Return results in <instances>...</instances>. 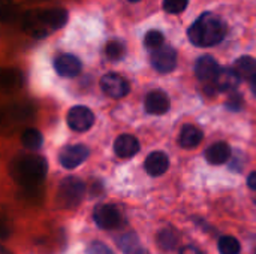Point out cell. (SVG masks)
<instances>
[{"label": "cell", "mask_w": 256, "mask_h": 254, "mask_svg": "<svg viewBox=\"0 0 256 254\" xmlns=\"http://www.w3.org/2000/svg\"><path fill=\"white\" fill-rule=\"evenodd\" d=\"M129 1H132V3H135V1H140V0H129Z\"/></svg>", "instance_id": "36"}, {"label": "cell", "mask_w": 256, "mask_h": 254, "mask_svg": "<svg viewBox=\"0 0 256 254\" xmlns=\"http://www.w3.org/2000/svg\"><path fill=\"white\" fill-rule=\"evenodd\" d=\"M102 91L111 99H122L129 93V82L118 73H106L100 79Z\"/></svg>", "instance_id": "7"}, {"label": "cell", "mask_w": 256, "mask_h": 254, "mask_svg": "<svg viewBox=\"0 0 256 254\" xmlns=\"http://www.w3.org/2000/svg\"><path fill=\"white\" fill-rule=\"evenodd\" d=\"M201 141H202V132L196 126L186 124L182 129V133H180V138H178V142H180L182 147H184V148H194V147L200 145Z\"/></svg>", "instance_id": "18"}, {"label": "cell", "mask_w": 256, "mask_h": 254, "mask_svg": "<svg viewBox=\"0 0 256 254\" xmlns=\"http://www.w3.org/2000/svg\"><path fill=\"white\" fill-rule=\"evenodd\" d=\"M86 187L78 178H64L58 187L57 199L63 208H76L84 199Z\"/></svg>", "instance_id": "3"}, {"label": "cell", "mask_w": 256, "mask_h": 254, "mask_svg": "<svg viewBox=\"0 0 256 254\" xmlns=\"http://www.w3.org/2000/svg\"><path fill=\"white\" fill-rule=\"evenodd\" d=\"M219 252L220 254H238L242 247L240 243L234 237H222L219 240Z\"/></svg>", "instance_id": "25"}, {"label": "cell", "mask_w": 256, "mask_h": 254, "mask_svg": "<svg viewBox=\"0 0 256 254\" xmlns=\"http://www.w3.org/2000/svg\"><path fill=\"white\" fill-rule=\"evenodd\" d=\"M22 78L18 70L10 67H0V88L3 90H15L21 85Z\"/></svg>", "instance_id": "19"}, {"label": "cell", "mask_w": 256, "mask_h": 254, "mask_svg": "<svg viewBox=\"0 0 256 254\" xmlns=\"http://www.w3.org/2000/svg\"><path fill=\"white\" fill-rule=\"evenodd\" d=\"M189 0H164V9L168 13H180L188 7Z\"/></svg>", "instance_id": "28"}, {"label": "cell", "mask_w": 256, "mask_h": 254, "mask_svg": "<svg viewBox=\"0 0 256 254\" xmlns=\"http://www.w3.org/2000/svg\"><path fill=\"white\" fill-rule=\"evenodd\" d=\"M93 220L94 223L105 231H111L120 226L122 223V214L117 210V207L111 204H100L93 211Z\"/></svg>", "instance_id": "4"}, {"label": "cell", "mask_w": 256, "mask_h": 254, "mask_svg": "<svg viewBox=\"0 0 256 254\" xmlns=\"http://www.w3.org/2000/svg\"><path fill=\"white\" fill-rule=\"evenodd\" d=\"M134 254H147V253H146V252H144L142 249H138V250H136V252H135Z\"/></svg>", "instance_id": "35"}, {"label": "cell", "mask_w": 256, "mask_h": 254, "mask_svg": "<svg viewBox=\"0 0 256 254\" xmlns=\"http://www.w3.org/2000/svg\"><path fill=\"white\" fill-rule=\"evenodd\" d=\"M250 90H252V93L256 96V75L250 79Z\"/></svg>", "instance_id": "33"}, {"label": "cell", "mask_w": 256, "mask_h": 254, "mask_svg": "<svg viewBox=\"0 0 256 254\" xmlns=\"http://www.w3.org/2000/svg\"><path fill=\"white\" fill-rule=\"evenodd\" d=\"M87 254H114L104 243H99V241H94L88 247H87Z\"/></svg>", "instance_id": "30"}, {"label": "cell", "mask_w": 256, "mask_h": 254, "mask_svg": "<svg viewBox=\"0 0 256 254\" xmlns=\"http://www.w3.org/2000/svg\"><path fill=\"white\" fill-rule=\"evenodd\" d=\"M180 254H204V253H202L201 250H198L196 247H194V246H188V247L182 249Z\"/></svg>", "instance_id": "31"}, {"label": "cell", "mask_w": 256, "mask_h": 254, "mask_svg": "<svg viewBox=\"0 0 256 254\" xmlns=\"http://www.w3.org/2000/svg\"><path fill=\"white\" fill-rule=\"evenodd\" d=\"M220 70L219 63L212 55H202L196 60L195 64V73L200 81L204 82H214L218 73Z\"/></svg>", "instance_id": "11"}, {"label": "cell", "mask_w": 256, "mask_h": 254, "mask_svg": "<svg viewBox=\"0 0 256 254\" xmlns=\"http://www.w3.org/2000/svg\"><path fill=\"white\" fill-rule=\"evenodd\" d=\"M234 70L240 79H252L256 75V60L250 55H243L236 61Z\"/></svg>", "instance_id": "20"}, {"label": "cell", "mask_w": 256, "mask_h": 254, "mask_svg": "<svg viewBox=\"0 0 256 254\" xmlns=\"http://www.w3.org/2000/svg\"><path fill=\"white\" fill-rule=\"evenodd\" d=\"M178 243V235L174 229H162L158 234V246L165 250V252H171L177 247Z\"/></svg>", "instance_id": "21"}, {"label": "cell", "mask_w": 256, "mask_h": 254, "mask_svg": "<svg viewBox=\"0 0 256 254\" xmlns=\"http://www.w3.org/2000/svg\"><path fill=\"white\" fill-rule=\"evenodd\" d=\"M240 76L236 73L234 69L231 67H224L219 70L216 79H214V87L218 91H232L238 87L240 84Z\"/></svg>", "instance_id": "15"}, {"label": "cell", "mask_w": 256, "mask_h": 254, "mask_svg": "<svg viewBox=\"0 0 256 254\" xmlns=\"http://www.w3.org/2000/svg\"><path fill=\"white\" fill-rule=\"evenodd\" d=\"M88 148L82 144L64 145L58 153V162L64 169H74L80 166L88 157Z\"/></svg>", "instance_id": "6"}, {"label": "cell", "mask_w": 256, "mask_h": 254, "mask_svg": "<svg viewBox=\"0 0 256 254\" xmlns=\"http://www.w3.org/2000/svg\"><path fill=\"white\" fill-rule=\"evenodd\" d=\"M42 19L48 30H57L63 27L68 21V12L62 7H52L42 10Z\"/></svg>", "instance_id": "17"}, {"label": "cell", "mask_w": 256, "mask_h": 254, "mask_svg": "<svg viewBox=\"0 0 256 254\" xmlns=\"http://www.w3.org/2000/svg\"><path fill=\"white\" fill-rule=\"evenodd\" d=\"M243 106H244V100H243V96L240 93L231 94L226 100V108L230 111H242Z\"/></svg>", "instance_id": "29"}, {"label": "cell", "mask_w": 256, "mask_h": 254, "mask_svg": "<svg viewBox=\"0 0 256 254\" xmlns=\"http://www.w3.org/2000/svg\"><path fill=\"white\" fill-rule=\"evenodd\" d=\"M168 166H170V159L162 151H154V153L148 154L147 159H146V163H144V168H146L147 174L152 175V177L164 175L166 172Z\"/></svg>", "instance_id": "14"}, {"label": "cell", "mask_w": 256, "mask_h": 254, "mask_svg": "<svg viewBox=\"0 0 256 254\" xmlns=\"http://www.w3.org/2000/svg\"><path fill=\"white\" fill-rule=\"evenodd\" d=\"M150 61L159 73H170L177 66V52L172 46L164 45L152 52Z\"/></svg>", "instance_id": "5"}, {"label": "cell", "mask_w": 256, "mask_h": 254, "mask_svg": "<svg viewBox=\"0 0 256 254\" xmlns=\"http://www.w3.org/2000/svg\"><path fill=\"white\" fill-rule=\"evenodd\" d=\"M21 142L28 150H38V148L42 147L44 138H42V135H40L39 130H36V129H26L22 132Z\"/></svg>", "instance_id": "22"}, {"label": "cell", "mask_w": 256, "mask_h": 254, "mask_svg": "<svg viewBox=\"0 0 256 254\" xmlns=\"http://www.w3.org/2000/svg\"><path fill=\"white\" fill-rule=\"evenodd\" d=\"M231 147L226 142H216L206 151V159L210 165H222L231 159Z\"/></svg>", "instance_id": "16"}, {"label": "cell", "mask_w": 256, "mask_h": 254, "mask_svg": "<svg viewBox=\"0 0 256 254\" xmlns=\"http://www.w3.org/2000/svg\"><path fill=\"white\" fill-rule=\"evenodd\" d=\"M48 165L42 156L24 154L14 159L10 165L12 178L24 189H34L46 175Z\"/></svg>", "instance_id": "1"}, {"label": "cell", "mask_w": 256, "mask_h": 254, "mask_svg": "<svg viewBox=\"0 0 256 254\" xmlns=\"http://www.w3.org/2000/svg\"><path fill=\"white\" fill-rule=\"evenodd\" d=\"M248 186H249V189L256 190V171L248 177Z\"/></svg>", "instance_id": "32"}, {"label": "cell", "mask_w": 256, "mask_h": 254, "mask_svg": "<svg viewBox=\"0 0 256 254\" xmlns=\"http://www.w3.org/2000/svg\"><path fill=\"white\" fill-rule=\"evenodd\" d=\"M54 69L60 76L72 78L81 72V61L72 54H60L54 60Z\"/></svg>", "instance_id": "12"}, {"label": "cell", "mask_w": 256, "mask_h": 254, "mask_svg": "<svg viewBox=\"0 0 256 254\" xmlns=\"http://www.w3.org/2000/svg\"><path fill=\"white\" fill-rule=\"evenodd\" d=\"M144 106H146V111L148 114L162 115V114H166L168 112V109L171 106V102H170V97H168V94L165 91H162V90H153V91H150L146 96Z\"/></svg>", "instance_id": "10"}, {"label": "cell", "mask_w": 256, "mask_h": 254, "mask_svg": "<svg viewBox=\"0 0 256 254\" xmlns=\"http://www.w3.org/2000/svg\"><path fill=\"white\" fill-rule=\"evenodd\" d=\"M21 27L32 37L40 39V37L48 34V28H46V25L44 24V19H42V10H38V9L27 10L22 15Z\"/></svg>", "instance_id": "9"}, {"label": "cell", "mask_w": 256, "mask_h": 254, "mask_svg": "<svg viewBox=\"0 0 256 254\" xmlns=\"http://www.w3.org/2000/svg\"><path fill=\"white\" fill-rule=\"evenodd\" d=\"M124 52H126L124 43L120 40H110L105 46V54H106L108 60H111V61L122 60L124 57Z\"/></svg>", "instance_id": "23"}, {"label": "cell", "mask_w": 256, "mask_h": 254, "mask_svg": "<svg viewBox=\"0 0 256 254\" xmlns=\"http://www.w3.org/2000/svg\"><path fill=\"white\" fill-rule=\"evenodd\" d=\"M16 16V7L14 0H0V22L6 24L14 21Z\"/></svg>", "instance_id": "24"}, {"label": "cell", "mask_w": 256, "mask_h": 254, "mask_svg": "<svg viewBox=\"0 0 256 254\" xmlns=\"http://www.w3.org/2000/svg\"><path fill=\"white\" fill-rule=\"evenodd\" d=\"M28 1H42V0H28Z\"/></svg>", "instance_id": "37"}, {"label": "cell", "mask_w": 256, "mask_h": 254, "mask_svg": "<svg viewBox=\"0 0 256 254\" xmlns=\"http://www.w3.org/2000/svg\"><path fill=\"white\" fill-rule=\"evenodd\" d=\"M94 123V114L87 106H74L68 112V124L75 132H86Z\"/></svg>", "instance_id": "8"}, {"label": "cell", "mask_w": 256, "mask_h": 254, "mask_svg": "<svg viewBox=\"0 0 256 254\" xmlns=\"http://www.w3.org/2000/svg\"><path fill=\"white\" fill-rule=\"evenodd\" d=\"M0 254H12L9 250H6V249H3V247H0Z\"/></svg>", "instance_id": "34"}, {"label": "cell", "mask_w": 256, "mask_h": 254, "mask_svg": "<svg viewBox=\"0 0 256 254\" xmlns=\"http://www.w3.org/2000/svg\"><path fill=\"white\" fill-rule=\"evenodd\" d=\"M118 247L124 252V254H134L140 249L138 238L135 237V234H128L118 241Z\"/></svg>", "instance_id": "27"}, {"label": "cell", "mask_w": 256, "mask_h": 254, "mask_svg": "<svg viewBox=\"0 0 256 254\" xmlns=\"http://www.w3.org/2000/svg\"><path fill=\"white\" fill-rule=\"evenodd\" d=\"M188 36L196 46H214L226 36V25L213 13H202L189 27Z\"/></svg>", "instance_id": "2"}, {"label": "cell", "mask_w": 256, "mask_h": 254, "mask_svg": "<svg viewBox=\"0 0 256 254\" xmlns=\"http://www.w3.org/2000/svg\"><path fill=\"white\" fill-rule=\"evenodd\" d=\"M140 151V142L132 135H120L114 142V153L122 159H129Z\"/></svg>", "instance_id": "13"}, {"label": "cell", "mask_w": 256, "mask_h": 254, "mask_svg": "<svg viewBox=\"0 0 256 254\" xmlns=\"http://www.w3.org/2000/svg\"><path fill=\"white\" fill-rule=\"evenodd\" d=\"M164 42H165V37L159 30H150V31H147V34L144 37V45L153 51L164 46Z\"/></svg>", "instance_id": "26"}]
</instances>
